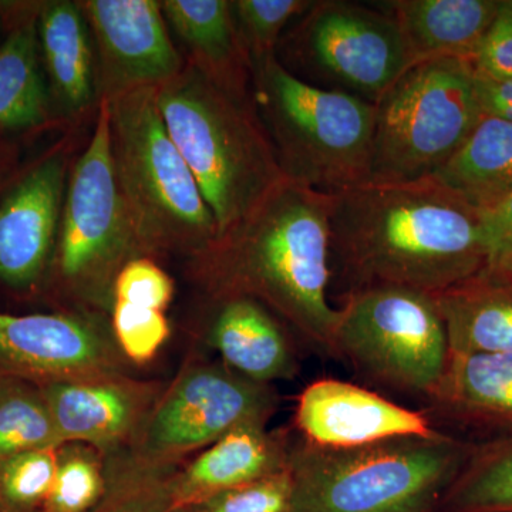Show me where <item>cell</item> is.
<instances>
[{"mask_svg":"<svg viewBox=\"0 0 512 512\" xmlns=\"http://www.w3.org/2000/svg\"><path fill=\"white\" fill-rule=\"evenodd\" d=\"M330 252L346 293L400 286L434 296L487 268L481 211L436 177L333 194Z\"/></svg>","mask_w":512,"mask_h":512,"instance_id":"6da1fadb","label":"cell"},{"mask_svg":"<svg viewBox=\"0 0 512 512\" xmlns=\"http://www.w3.org/2000/svg\"><path fill=\"white\" fill-rule=\"evenodd\" d=\"M332 195L285 178L258 205L190 258L211 299L265 305L320 355H333L339 309L329 301Z\"/></svg>","mask_w":512,"mask_h":512,"instance_id":"7a4b0ae2","label":"cell"},{"mask_svg":"<svg viewBox=\"0 0 512 512\" xmlns=\"http://www.w3.org/2000/svg\"><path fill=\"white\" fill-rule=\"evenodd\" d=\"M157 104L214 215L218 237L285 180L254 97L229 92L185 62L158 87Z\"/></svg>","mask_w":512,"mask_h":512,"instance_id":"3957f363","label":"cell"},{"mask_svg":"<svg viewBox=\"0 0 512 512\" xmlns=\"http://www.w3.org/2000/svg\"><path fill=\"white\" fill-rule=\"evenodd\" d=\"M471 450L441 431L352 448L292 440L291 512H437Z\"/></svg>","mask_w":512,"mask_h":512,"instance_id":"277c9868","label":"cell"},{"mask_svg":"<svg viewBox=\"0 0 512 512\" xmlns=\"http://www.w3.org/2000/svg\"><path fill=\"white\" fill-rule=\"evenodd\" d=\"M252 97L288 180L325 194L369 183L375 104L306 82L278 56L251 63Z\"/></svg>","mask_w":512,"mask_h":512,"instance_id":"5b68a950","label":"cell"},{"mask_svg":"<svg viewBox=\"0 0 512 512\" xmlns=\"http://www.w3.org/2000/svg\"><path fill=\"white\" fill-rule=\"evenodd\" d=\"M157 89L143 87L106 100L111 154L144 255L192 258L218 238L217 222L168 134Z\"/></svg>","mask_w":512,"mask_h":512,"instance_id":"8992f818","label":"cell"},{"mask_svg":"<svg viewBox=\"0 0 512 512\" xmlns=\"http://www.w3.org/2000/svg\"><path fill=\"white\" fill-rule=\"evenodd\" d=\"M375 109V183L434 177L484 116L476 74L454 57L413 64Z\"/></svg>","mask_w":512,"mask_h":512,"instance_id":"52a82bcc","label":"cell"},{"mask_svg":"<svg viewBox=\"0 0 512 512\" xmlns=\"http://www.w3.org/2000/svg\"><path fill=\"white\" fill-rule=\"evenodd\" d=\"M144 255L111 154L109 104L100 100L93 136L70 167L49 276L57 291L84 305L113 303L117 274Z\"/></svg>","mask_w":512,"mask_h":512,"instance_id":"ba28073f","label":"cell"},{"mask_svg":"<svg viewBox=\"0 0 512 512\" xmlns=\"http://www.w3.org/2000/svg\"><path fill=\"white\" fill-rule=\"evenodd\" d=\"M333 355L377 386L429 399L446 372L450 346L433 296L375 286L346 293Z\"/></svg>","mask_w":512,"mask_h":512,"instance_id":"9c48e42d","label":"cell"},{"mask_svg":"<svg viewBox=\"0 0 512 512\" xmlns=\"http://www.w3.org/2000/svg\"><path fill=\"white\" fill-rule=\"evenodd\" d=\"M272 384L254 382L224 363L195 360L161 393L113 466L175 471V464L229 431L266 426L278 409Z\"/></svg>","mask_w":512,"mask_h":512,"instance_id":"30bf717a","label":"cell"},{"mask_svg":"<svg viewBox=\"0 0 512 512\" xmlns=\"http://www.w3.org/2000/svg\"><path fill=\"white\" fill-rule=\"evenodd\" d=\"M278 47L325 89L373 104L413 66L389 13L345 0H315Z\"/></svg>","mask_w":512,"mask_h":512,"instance_id":"8fae6325","label":"cell"},{"mask_svg":"<svg viewBox=\"0 0 512 512\" xmlns=\"http://www.w3.org/2000/svg\"><path fill=\"white\" fill-rule=\"evenodd\" d=\"M70 157V144H59L0 188V284L10 291H36L49 276Z\"/></svg>","mask_w":512,"mask_h":512,"instance_id":"7c38bea8","label":"cell"},{"mask_svg":"<svg viewBox=\"0 0 512 512\" xmlns=\"http://www.w3.org/2000/svg\"><path fill=\"white\" fill-rule=\"evenodd\" d=\"M92 33L100 100L160 87L184 69L157 0L79 2Z\"/></svg>","mask_w":512,"mask_h":512,"instance_id":"4fadbf2b","label":"cell"},{"mask_svg":"<svg viewBox=\"0 0 512 512\" xmlns=\"http://www.w3.org/2000/svg\"><path fill=\"white\" fill-rule=\"evenodd\" d=\"M116 342L84 313L0 312V375L36 384L120 372Z\"/></svg>","mask_w":512,"mask_h":512,"instance_id":"5bb4252c","label":"cell"},{"mask_svg":"<svg viewBox=\"0 0 512 512\" xmlns=\"http://www.w3.org/2000/svg\"><path fill=\"white\" fill-rule=\"evenodd\" d=\"M62 444L96 448L104 458L126 450L154 406L160 390L123 373L37 384Z\"/></svg>","mask_w":512,"mask_h":512,"instance_id":"9a60e30c","label":"cell"},{"mask_svg":"<svg viewBox=\"0 0 512 512\" xmlns=\"http://www.w3.org/2000/svg\"><path fill=\"white\" fill-rule=\"evenodd\" d=\"M295 426L303 440L330 448L369 446L437 431L423 413L332 377L305 387L296 406Z\"/></svg>","mask_w":512,"mask_h":512,"instance_id":"2e32d148","label":"cell"},{"mask_svg":"<svg viewBox=\"0 0 512 512\" xmlns=\"http://www.w3.org/2000/svg\"><path fill=\"white\" fill-rule=\"evenodd\" d=\"M291 444L288 431H268L266 426L248 424L229 431L171 474L175 510L284 471Z\"/></svg>","mask_w":512,"mask_h":512,"instance_id":"e0dca14e","label":"cell"},{"mask_svg":"<svg viewBox=\"0 0 512 512\" xmlns=\"http://www.w3.org/2000/svg\"><path fill=\"white\" fill-rule=\"evenodd\" d=\"M212 302L207 342L225 366L264 384L298 375V359L284 323L265 305L242 295Z\"/></svg>","mask_w":512,"mask_h":512,"instance_id":"ac0fdd59","label":"cell"},{"mask_svg":"<svg viewBox=\"0 0 512 512\" xmlns=\"http://www.w3.org/2000/svg\"><path fill=\"white\" fill-rule=\"evenodd\" d=\"M37 36L55 117L99 106L96 53L80 3L37 2Z\"/></svg>","mask_w":512,"mask_h":512,"instance_id":"d6986e66","label":"cell"},{"mask_svg":"<svg viewBox=\"0 0 512 512\" xmlns=\"http://www.w3.org/2000/svg\"><path fill=\"white\" fill-rule=\"evenodd\" d=\"M8 35L0 45V131L36 130L55 120L39 36L37 2L0 3Z\"/></svg>","mask_w":512,"mask_h":512,"instance_id":"ffe728a7","label":"cell"},{"mask_svg":"<svg viewBox=\"0 0 512 512\" xmlns=\"http://www.w3.org/2000/svg\"><path fill=\"white\" fill-rule=\"evenodd\" d=\"M164 18L187 50L188 60L212 82L252 96L251 62L229 0H163Z\"/></svg>","mask_w":512,"mask_h":512,"instance_id":"44dd1931","label":"cell"},{"mask_svg":"<svg viewBox=\"0 0 512 512\" xmlns=\"http://www.w3.org/2000/svg\"><path fill=\"white\" fill-rule=\"evenodd\" d=\"M382 5L399 26L413 64L441 57L468 62L503 0H392Z\"/></svg>","mask_w":512,"mask_h":512,"instance_id":"7402d4cb","label":"cell"},{"mask_svg":"<svg viewBox=\"0 0 512 512\" xmlns=\"http://www.w3.org/2000/svg\"><path fill=\"white\" fill-rule=\"evenodd\" d=\"M450 355L512 353V278L484 269L433 296Z\"/></svg>","mask_w":512,"mask_h":512,"instance_id":"603a6c76","label":"cell"},{"mask_svg":"<svg viewBox=\"0 0 512 512\" xmlns=\"http://www.w3.org/2000/svg\"><path fill=\"white\" fill-rule=\"evenodd\" d=\"M429 400L447 419L512 429V353L450 355Z\"/></svg>","mask_w":512,"mask_h":512,"instance_id":"cb8c5ba5","label":"cell"},{"mask_svg":"<svg viewBox=\"0 0 512 512\" xmlns=\"http://www.w3.org/2000/svg\"><path fill=\"white\" fill-rule=\"evenodd\" d=\"M484 211L512 195V121L483 116L457 153L434 175Z\"/></svg>","mask_w":512,"mask_h":512,"instance_id":"d4e9b609","label":"cell"},{"mask_svg":"<svg viewBox=\"0 0 512 512\" xmlns=\"http://www.w3.org/2000/svg\"><path fill=\"white\" fill-rule=\"evenodd\" d=\"M437 512H512V431L471 450Z\"/></svg>","mask_w":512,"mask_h":512,"instance_id":"484cf974","label":"cell"},{"mask_svg":"<svg viewBox=\"0 0 512 512\" xmlns=\"http://www.w3.org/2000/svg\"><path fill=\"white\" fill-rule=\"evenodd\" d=\"M60 446L40 387L20 377L0 375V464L26 451Z\"/></svg>","mask_w":512,"mask_h":512,"instance_id":"4316f807","label":"cell"},{"mask_svg":"<svg viewBox=\"0 0 512 512\" xmlns=\"http://www.w3.org/2000/svg\"><path fill=\"white\" fill-rule=\"evenodd\" d=\"M107 491L106 461L96 448L66 443L52 491L40 512H92Z\"/></svg>","mask_w":512,"mask_h":512,"instance_id":"83f0119b","label":"cell"},{"mask_svg":"<svg viewBox=\"0 0 512 512\" xmlns=\"http://www.w3.org/2000/svg\"><path fill=\"white\" fill-rule=\"evenodd\" d=\"M235 25L249 62L275 56L285 29L302 18L313 0H234Z\"/></svg>","mask_w":512,"mask_h":512,"instance_id":"f1b7e54d","label":"cell"},{"mask_svg":"<svg viewBox=\"0 0 512 512\" xmlns=\"http://www.w3.org/2000/svg\"><path fill=\"white\" fill-rule=\"evenodd\" d=\"M59 448L26 451L0 464V501L12 512H40L55 483Z\"/></svg>","mask_w":512,"mask_h":512,"instance_id":"f546056e","label":"cell"},{"mask_svg":"<svg viewBox=\"0 0 512 512\" xmlns=\"http://www.w3.org/2000/svg\"><path fill=\"white\" fill-rule=\"evenodd\" d=\"M173 473L106 464V495L92 512H174Z\"/></svg>","mask_w":512,"mask_h":512,"instance_id":"4dcf8cb0","label":"cell"},{"mask_svg":"<svg viewBox=\"0 0 512 512\" xmlns=\"http://www.w3.org/2000/svg\"><path fill=\"white\" fill-rule=\"evenodd\" d=\"M111 333L124 357L143 365L163 348L170 338L171 326L164 312L113 301Z\"/></svg>","mask_w":512,"mask_h":512,"instance_id":"1f68e13d","label":"cell"},{"mask_svg":"<svg viewBox=\"0 0 512 512\" xmlns=\"http://www.w3.org/2000/svg\"><path fill=\"white\" fill-rule=\"evenodd\" d=\"M291 471L272 474L174 512H291Z\"/></svg>","mask_w":512,"mask_h":512,"instance_id":"d6a6232c","label":"cell"},{"mask_svg":"<svg viewBox=\"0 0 512 512\" xmlns=\"http://www.w3.org/2000/svg\"><path fill=\"white\" fill-rule=\"evenodd\" d=\"M174 281L148 256L128 261L113 284V301L165 312L174 298Z\"/></svg>","mask_w":512,"mask_h":512,"instance_id":"836d02e7","label":"cell"},{"mask_svg":"<svg viewBox=\"0 0 512 512\" xmlns=\"http://www.w3.org/2000/svg\"><path fill=\"white\" fill-rule=\"evenodd\" d=\"M478 80H512V0H503L493 25L468 60Z\"/></svg>","mask_w":512,"mask_h":512,"instance_id":"e575fe53","label":"cell"},{"mask_svg":"<svg viewBox=\"0 0 512 512\" xmlns=\"http://www.w3.org/2000/svg\"><path fill=\"white\" fill-rule=\"evenodd\" d=\"M488 271L512 278V195L481 211Z\"/></svg>","mask_w":512,"mask_h":512,"instance_id":"d590c367","label":"cell"},{"mask_svg":"<svg viewBox=\"0 0 512 512\" xmlns=\"http://www.w3.org/2000/svg\"><path fill=\"white\" fill-rule=\"evenodd\" d=\"M477 83L484 116L512 121V80L483 82L477 79Z\"/></svg>","mask_w":512,"mask_h":512,"instance_id":"8d00e7d4","label":"cell"},{"mask_svg":"<svg viewBox=\"0 0 512 512\" xmlns=\"http://www.w3.org/2000/svg\"><path fill=\"white\" fill-rule=\"evenodd\" d=\"M18 157V147L10 140L9 133L0 131V188L13 174V164Z\"/></svg>","mask_w":512,"mask_h":512,"instance_id":"74e56055","label":"cell"},{"mask_svg":"<svg viewBox=\"0 0 512 512\" xmlns=\"http://www.w3.org/2000/svg\"><path fill=\"white\" fill-rule=\"evenodd\" d=\"M0 512H12L9 510L8 507H6L5 504L2 503V501H0Z\"/></svg>","mask_w":512,"mask_h":512,"instance_id":"f35d334b","label":"cell"}]
</instances>
